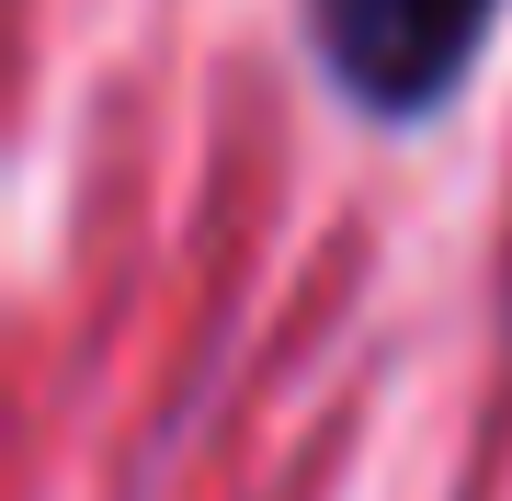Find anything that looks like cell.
Here are the masks:
<instances>
[{
  "mask_svg": "<svg viewBox=\"0 0 512 501\" xmlns=\"http://www.w3.org/2000/svg\"><path fill=\"white\" fill-rule=\"evenodd\" d=\"M490 12L501 0H308V46H319V69L342 80V103L410 126V114H433L467 80Z\"/></svg>",
  "mask_w": 512,
  "mask_h": 501,
  "instance_id": "6da1fadb",
  "label": "cell"
}]
</instances>
